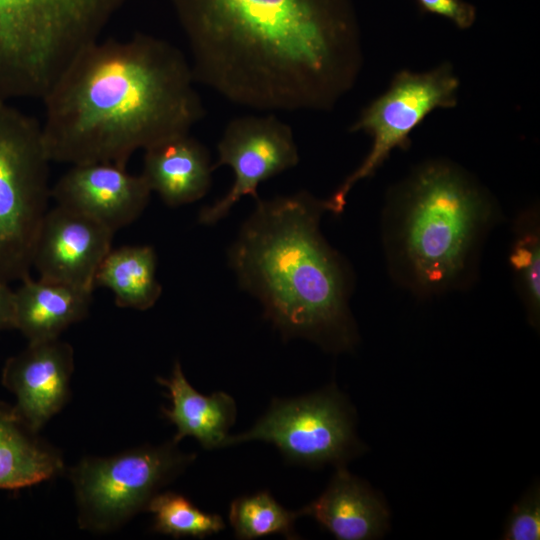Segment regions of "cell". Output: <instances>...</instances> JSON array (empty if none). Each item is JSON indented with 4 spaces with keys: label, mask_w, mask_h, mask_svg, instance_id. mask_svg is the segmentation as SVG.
Wrapping results in <instances>:
<instances>
[{
    "label": "cell",
    "mask_w": 540,
    "mask_h": 540,
    "mask_svg": "<svg viewBox=\"0 0 540 540\" xmlns=\"http://www.w3.org/2000/svg\"><path fill=\"white\" fill-rule=\"evenodd\" d=\"M502 539H540V487L534 483L514 504L504 525Z\"/></svg>",
    "instance_id": "603a6c76"
},
{
    "label": "cell",
    "mask_w": 540,
    "mask_h": 540,
    "mask_svg": "<svg viewBox=\"0 0 540 540\" xmlns=\"http://www.w3.org/2000/svg\"><path fill=\"white\" fill-rule=\"evenodd\" d=\"M151 190L140 175L110 162L71 165L51 188L60 205L91 217L114 233L135 221L146 208Z\"/></svg>",
    "instance_id": "7c38bea8"
},
{
    "label": "cell",
    "mask_w": 540,
    "mask_h": 540,
    "mask_svg": "<svg viewBox=\"0 0 540 540\" xmlns=\"http://www.w3.org/2000/svg\"><path fill=\"white\" fill-rule=\"evenodd\" d=\"M256 202L228 254L240 287L261 302L285 338L351 350L358 339L351 273L321 234L325 200L300 191Z\"/></svg>",
    "instance_id": "3957f363"
},
{
    "label": "cell",
    "mask_w": 540,
    "mask_h": 540,
    "mask_svg": "<svg viewBox=\"0 0 540 540\" xmlns=\"http://www.w3.org/2000/svg\"><path fill=\"white\" fill-rule=\"evenodd\" d=\"M196 455L172 440L108 457L87 456L69 470L80 529L110 533L146 511L160 489L180 475Z\"/></svg>",
    "instance_id": "52a82bcc"
},
{
    "label": "cell",
    "mask_w": 540,
    "mask_h": 540,
    "mask_svg": "<svg viewBox=\"0 0 540 540\" xmlns=\"http://www.w3.org/2000/svg\"><path fill=\"white\" fill-rule=\"evenodd\" d=\"M156 268L157 256L152 246L111 249L98 268L95 287L109 289L118 307L145 311L155 305L162 293Z\"/></svg>",
    "instance_id": "d6986e66"
},
{
    "label": "cell",
    "mask_w": 540,
    "mask_h": 540,
    "mask_svg": "<svg viewBox=\"0 0 540 540\" xmlns=\"http://www.w3.org/2000/svg\"><path fill=\"white\" fill-rule=\"evenodd\" d=\"M157 382L167 388L171 400V407L161 410L176 426L172 441L178 444L190 436L204 449L222 448L237 415L234 399L223 391L209 396L199 393L186 379L179 361L169 378L157 377Z\"/></svg>",
    "instance_id": "e0dca14e"
},
{
    "label": "cell",
    "mask_w": 540,
    "mask_h": 540,
    "mask_svg": "<svg viewBox=\"0 0 540 540\" xmlns=\"http://www.w3.org/2000/svg\"><path fill=\"white\" fill-rule=\"evenodd\" d=\"M460 82L448 62L425 72L401 70L394 75L388 89L369 103L350 128L371 136L369 153L325 200L327 212L341 214L353 186L373 176L395 149L407 150L410 134L436 109L457 105Z\"/></svg>",
    "instance_id": "9c48e42d"
},
{
    "label": "cell",
    "mask_w": 540,
    "mask_h": 540,
    "mask_svg": "<svg viewBox=\"0 0 540 540\" xmlns=\"http://www.w3.org/2000/svg\"><path fill=\"white\" fill-rule=\"evenodd\" d=\"M153 515V530L174 538H205L224 530L221 516L196 507L188 498L175 492H159L148 503Z\"/></svg>",
    "instance_id": "7402d4cb"
},
{
    "label": "cell",
    "mask_w": 540,
    "mask_h": 540,
    "mask_svg": "<svg viewBox=\"0 0 540 540\" xmlns=\"http://www.w3.org/2000/svg\"><path fill=\"white\" fill-rule=\"evenodd\" d=\"M74 371L73 347L59 338L28 342L2 368V385L15 396L14 406L36 432L67 404Z\"/></svg>",
    "instance_id": "4fadbf2b"
},
{
    "label": "cell",
    "mask_w": 540,
    "mask_h": 540,
    "mask_svg": "<svg viewBox=\"0 0 540 540\" xmlns=\"http://www.w3.org/2000/svg\"><path fill=\"white\" fill-rule=\"evenodd\" d=\"M300 516V511L284 508L267 491L238 497L229 508V521L235 536L245 540L272 534L296 539L294 523Z\"/></svg>",
    "instance_id": "44dd1931"
},
{
    "label": "cell",
    "mask_w": 540,
    "mask_h": 540,
    "mask_svg": "<svg viewBox=\"0 0 540 540\" xmlns=\"http://www.w3.org/2000/svg\"><path fill=\"white\" fill-rule=\"evenodd\" d=\"M63 470L61 452L28 426L14 404L0 400V489L29 487Z\"/></svg>",
    "instance_id": "ac0fdd59"
},
{
    "label": "cell",
    "mask_w": 540,
    "mask_h": 540,
    "mask_svg": "<svg viewBox=\"0 0 540 540\" xmlns=\"http://www.w3.org/2000/svg\"><path fill=\"white\" fill-rule=\"evenodd\" d=\"M212 171L208 150L188 133L147 148L141 175L166 205L178 207L207 193Z\"/></svg>",
    "instance_id": "9a60e30c"
},
{
    "label": "cell",
    "mask_w": 540,
    "mask_h": 540,
    "mask_svg": "<svg viewBox=\"0 0 540 540\" xmlns=\"http://www.w3.org/2000/svg\"><path fill=\"white\" fill-rule=\"evenodd\" d=\"M42 126L0 100V279L21 281L51 197Z\"/></svg>",
    "instance_id": "8992f818"
},
{
    "label": "cell",
    "mask_w": 540,
    "mask_h": 540,
    "mask_svg": "<svg viewBox=\"0 0 540 540\" xmlns=\"http://www.w3.org/2000/svg\"><path fill=\"white\" fill-rule=\"evenodd\" d=\"M509 263L528 322H540V218L535 206L522 211L513 225Z\"/></svg>",
    "instance_id": "ffe728a7"
},
{
    "label": "cell",
    "mask_w": 540,
    "mask_h": 540,
    "mask_svg": "<svg viewBox=\"0 0 540 540\" xmlns=\"http://www.w3.org/2000/svg\"><path fill=\"white\" fill-rule=\"evenodd\" d=\"M421 11L450 20L457 28H471L477 16L474 5L464 0H416Z\"/></svg>",
    "instance_id": "cb8c5ba5"
},
{
    "label": "cell",
    "mask_w": 540,
    "mask_h": 540,
    "mask_svg": "<svg viewBox=\"0 0 540 540\" xmlns=\"http://www.w3.org/2000/svg\"><path fill=\"white\" fill-rule=\"evenodd\" d=\"M190 62L173 44L136 33L85 47L41 98L48 156L110 162L188 134L205 115Z\"/></svg>",
    "instance_id": "7a4b0ae2"
},
{
    "label": "cell",
    "mask_w": 540,
    "mask_h": 540,
    "mask_svg": "<svg viewBox=\"0 0 540 540\" xmlns=\"http://www.w3.org/2000/svg\"><path fill=\"white\" fill-rule=\"evenodd\" d=\"M213 170L229 166L235 175L229 192L199 213V223L211 225L225 217L243 196L258 199V185L297 165L298 149L291 127L274 114L232 119L217 146Z\"/></svg>",
    "instance_id": "30bf717a"
},
{
    "label": "cell",
    "mask_w": 540,
    "mask_h": 540,
    "mask_svg": "<svg viewBox=\"0 0 540 540\" xmlns=\"http://www.w3.org/2000/svg\"><path fill=\"white\" fill-rule=\"evenodd\" d=\"M114 232L91 217L56 205L39 229L32 267L39 277L94 290L98 268Z\"/></svg>",
    "instance_id": "8fae6325"
},
{
    "label": "cell",
    "mask_w": 540,
    "mask_h": 540,
    "mask_svg": "<svg viewBox=\"0 0 540 540\" xmlns=\"http://www.w3.org/2000/svg\"><path fill=\"white\" fill-rule=\"evenodd\" d=\"M14 329V290L0 279V332Z\"/></svg>",
    "instance_id": "d4e9b609"
},
{
    "label": "cell",
    "mask_w": 540,
    "mask_h": 540,
    "mask_svg": "<svg viewBox=\"0 0 540 540\" xmlns=\"http://www.w3.org/2000/svg\"><path fill=\"white\" fill-rule=\"evenodd\" d=\"M355 410L335 385L291 399H274L247 431L229 435L222 448L249 441L275 445L294 463L345 465L365 446L356 434Z\"/></svg>",
    "instance_id": "ba28073f"
},
{
    "label": "cell",
    "mask_w": 540,
    "mask_h": 540,
    "mask_svg": "<svg viewBox=\"0 0 540 540\" xmlns=\"http://www.w3.org/2000/svg\"><path fill=\"white\" fill-rule=\"evenodd\" d=\"M299 511L339 540L378 539L390 526V513L383 497L345 465L337 466L321 495Z\"/></svg>",
    "instance_id": "5bb4252c"
},
{
    "label": "cell",
    "mask_w": 540,
    "mask_h": 540,
    "mask_svg": "<svg viewBox=\"0 0 540 540\" xmlns=\"http://www.w3.org/2000/svg\"><path fill=\"white\" fill-rule=\"evenodd\" d=\"M196 82L260 112L329 111L363 63L352 0H171Z\"/></svg>",
    "instance_id": "6da1fadb"
},
{
    "label": "cell",
    "mask_w": 540,
    "mask_h": 540,
    "mask_svg": "<svg viewBox=\"0 0 540 540\" xmlns=\"http://www.w3.org/2000/svg\"><path fill=\"white\" fill-rule=\"evenodd\" d=\"M93 290L30 275L14 290V329L28 342L59 338L86 318Z\"/></svg>",
    "instance_id": "2e32d148"
},
{
    "label": "cell",
    "mask_w": 540,
    "mask_h": 540,
    "mask_svg": "<svg viewBox=\"0 0 540 540\" xmlns=\"http://www.w3.org/2000/svg\"><path fill=\"white\" fill-rule=\"evenodd\" d=\"M497 216L489 192L461 166L445 159L418 165L386 204L384 244L394 279L423 296L466 286Z\"/></svg>",
    "instance_id": "277c9868"
},
{
    "label": "cell",
    "mask_w": 540,
    "mask_h": 540,
    "mask_svg": "<svg viewBox=\"0 0 540 540\" xmlns=\"http://www.w3.org/2000/svg\"><path fill=\"white\" fill-rule=\"evenodd\" d=\"M127 0H0V100L41 99Z\"/></svg>",
    "instance_id": "5b68a950"
}]
</instances>
